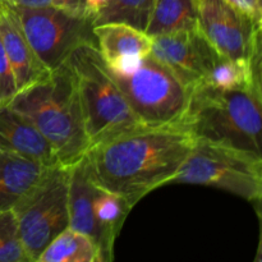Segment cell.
I'll use <instances>...</instances> for the list:
<instances>
[{
    "mask_svg": "<svg viewBox=\"0 0 262 262\" xmlns=\"http://www.w3.org/2000/svg\"><path fill=\"white\" fill-rule=\"evenodd\" d=\"M0 38L14 74L18 91L50 73L26 38L14 12L0 2Z\"/></svg>",
    "mask_w": 262,
    "mask_h": 262,
    "instance_id": "8fae6325",
    "label": "cell"
},
{
    "mask_svg": "<svg viewBox=\"0 0 262 262\" xmlns=\"http://www.w3.org/2000/svg\"><path fill=\"white\" fill-rule=\"evenodd\" d=\"M48 166L18 154L0 151V212L12 211Z\"/></svg>",
    "mask_w": 262,
    "mask_h": 262,
    "instance_id": "9a60e30c",
    "label": "cell"
},
{
    "mask_svg": "<svg viewBox=\"0 0 262 262\" xmlns=\"http://www.w3.org/2000/svg\"><path fill=\"white\" fill-rule=\"evenodd\" d=\"M170 183L215 187L260 205L262 158L239 148L196 138Z\"/></svg>",
    "mask_w": 262,
    "mask_h": 262,
    "instance_id": "8992f818",
    "label": "cell"
},
{
    "mask_svg": "<svg viewBox=\"0 0 262 262\" xmlns=\"http://www.w3.org/2000/svg\"><path fill=\"white\" fill-rule=\"evenodd\" d=\"M253 262H262V242H261V238L258 241V246H257V251H256V256H255V260Z\"/></svg>",
    "mask_w": 262,
    "mask_h": 262,
    "instance_id": "d4e9b609",
    "label": "cell"
},
{
    "mask_svg": "<svg viewBox=\"0 0 262 262\" xmlns=\"http://www.w3.org/2000/svg\"><path fill=\"white\" fill-rule=\"evenodd\" d=\"M17 92L18 89L15 84L14 74L0 38V107L8 106Z\"/></svg>",
    "mask_w": 262,
    "mask_h": 262,
    "instance_id": "7402d4cb",
    "label": "cell"
},
{
    "mask_svg": "<svg viewBox=\"0 0 262 262\" xmlns=\"http://www.w3.org/2000/svg\"><path fill=\"white\" fill-rule=\"evenodd\" d=\"M194 141L178 123L140 127L95 143L84 159L92 182L133 207L151 191L170 183Z\"/></svg>",
    "mask_w": 262,
    "mask_h": 262,
    "instance_id": "6da1fadb",
    "label": "cell"
},
{
    "mask_svg": "<svg viewBox=\"0 0 262 262\" xmlns=\"http://www.w3.org/2000/svg\"><path fill=\"white\" fill-rule=\"evenodd\" d=\"M262 95L250 89L219 90L200 83L189 92L178 124L197 140L261 155Z\"/></svg>",
    "mask_w": 262,
    "mask_h": 262,
    "instance_id": "3957f363",
    "label": "cell"
},
{
    "mask_svg": "<svg viewBox=\"0 0 262 262\" xmlns=\"http://www.w3.org/2000/svg\"><path fill=\"white\" fill-rule=\"evenodd\" d=\"M15 224L14 216H13L12 211L0 212V243H2L3 238L7 234L8 230Z\"/></svg>",
    "mask_w": 262,
    "mask_h": 262,
    "instance_id": "cb8c5ba5",
    "label": "cell"
},
{
    "mask_svg": "<svg viewBox=\"0 0 262 262\" xmlns=\"http://www.w3.org/2000/svg\"><path fill=\"white\" fill-rule=\"evenodd\" d=\"M197 30L217 54L247 64L262 26L251 22L225 0H196Z\"/></svg>",
    "mask_w": 262,
    "mask_h": 262,
    "instance_id": "9c48e42d",
    "label": "cell"
},
{
    "mask_svg": "<svg viewBox=\"0 0 262 262\" xmlns=\"http://www.w3.org/2000/svg\"><path fill=\"white\" fill-rule=\"evenodd\" d=\"M197 30L196 0H154L145 32L150 37Z\"/></svg>",
    "mask_w": 262,
    "mask_h": 262,
    "instance_id": "e0dca14e",
    "label": "cell"
},
{
    "mask_svg": "<svg viewBox=\"0 0 262 262\" xmlns=\"http://www.w3.org/2000/svg\"><path fill=\"white\" fill-rule=\"evenodd\" d=\"M202 83H206L215 89L225 90V91L250 89L262 95V91L253 86L247 64L232 60L222 55L217 56Z\"/></svg>",
    "mask_w": 262,
    "mask_h": 262,
    "instance_id": "ffe728a7",
    "label": "cell"
},
{
    "mask_svg": "<svg viewBox=\"0 0 262 262\" xmlns=\"http://www.w3.org/2000/svg\"><path fill=\"white\" fill-rule=\"evenodd\" d=\"M68 64L76 79L90 147L106 138L145 127L130 110L96 46H78L69 56Z\"/></svg>",
    "mask_w": 262,
    "mask_h": 262,
    "instance_id": "277c9868",
    "label": "cell"
},
{
    "mask_svg": "<svg viewBox=\"0 0 262 262\" xmlns=\"http://www.w3.org/2000/svg\"><path fill=\"white\" fill-rule=\"evenodd\" d=\"M0 151L33 159L46 166L59 164L51 146L32 123L9 106L0 107Z\"/></svg>",
    "mask_w": 262,
    "mask_h": 262,
    "instance_id": "4fadbf2b",
    "label": "cell"
},
{
    "mask_svg": "<svg viewBox=\"0 0 262 262\" xmlns=\"http://www.w3.org/2000/svg\"><path fill=\"white\" fill-rule=\"evenodd\" d=\"M94 262H102V261H101V258H100V256H99V255H96V257H95Z\"/></svg>",
    "mask_w": 262,
    "mask_h": 262,
    "instance_id": "484cf974",
    "label": "cell"
},
{
    "mask_svg": "<svg viewBox=\"0 0 262 262\" xmlns=\"http://www.w3.org/2000/svg\"><path fill=\"white\" fill-rule=\"evenodd\" d=\"M68 183L69 166H48L12 209L27 262L35 261L51 241L69 228Z\"/></svg>",
    "mask_w": 262,
    "mask_h": 262,
    "instance_id": "52a82bcc",
    "label": "cell"
},
{
    "mask_svg": "<svg viewBox=\"0 0 262 262\" xmlns=\"http://www.w3.org/2000/svg\"><path fill=\"white\" fill-rule=\"evenodd\" d=\"M132 206L125 199L96 186L94 193V216L96 222V250L102 262H114V245Z\"/></svg>",
    "mask_w": 262,
    "mask_h": 262,
    "instance_id": "2e32d148",
    "label": "cell"
},
{
    "mask_svg": "<svg viewBox=\"0 0 262 262\" xmlns=\"http://www.w3.org/2000/svg\"><path fill=\"white\" fill-rule=\"evenodd\" d=\"M8 106L32 123L60 165H73L90 148L76 79L68 61L18 91Z\"/></svg>",
    "mask_w": 262,
    "mask_h": 262,
    "instance_id": "7a4b0ae2",
    "label": "cell"
},
{
    "mask_svg": "<svg viewBox=\"0 0 262 262\" xmlns=\"http://www.w3.org/2000/svg\"><path fill=\"white\" fill-rule=\"evenodd\" d=\"M7 5L30 9H61L74 13H84L83 0H4ZM86 14V13H84Z\"/></svg>",
    "mask_w": 262,
    "mask_h": 262,
    "instance_id": "44dd1931",
    "label": "cell"
},
{
    "mask_svg": "<svg viewBox=\"0 0 262 262\" xmlns=\"http://www.w3.org/2000/svg\"><path fill=\"white\" fill-rule=\"evenodd\" d=\"M151 38V55L165 66L189 92L204 82L220 55L199 30Z\"/></svg>",
    "mask_w": 262,
    "mask_h": 262,
    "instance_id": "30bf717a",
    "label": "cell"
},
{
    "mask_svg": "<svg viewBox=\"0 0 262 262\" xmlns=\"http://www.w3.org/2000/svg\"><path fill=\"white\" fill-rule=\"evenodd\" d=\"M96 255V246L89 237L68 228L33 262H94Z\"/></svg>",
    "mask_w": 262,
    "mask_h": 262,
    "instance_id": "ac0fdd59",
    "label": "cell"
},
{
    "mask_svg": "<svg viewBox=\"0 0 262 262\" xmlns=\"http://www.w3.org/2000/svg\"><path fill=\"white\" fill-rule=\"evenodd\" d=\"M107 71L142 125L163 127L182 118L189 91L151 54L122 68Z\"/></svg>",
    "mask_w": 262,
    "mask_h": 262,
    "instance_id": "5b68a950",
    "label": "cell"
},
{
    "mask_svg": "<svg viewBox=\"0 0 262 262\" xmlns=\"http://www.w3.org/2000/svg\"><path fill=\"white\" fill-rule=\"evenodd\" d=\"M96 184L90 177L84 156L69 166L68 214L69 229L89 237L97 245L99 233L94 216V193Z\"/></svg>",
    "mask_w": 262,
    "mask_h": 262,
    "instance_id": "5bb4252c",
    "label": "cell"
},
{
    "mask_svg": "<svg viewBox=\"0 0 262 262\" xmlns=\"http://www.w3.org/2000/svg\"><path fill=\"white\" fill-rule=\"evenodd\" d=\"M238 13L257 26H262V0H225Z\"/></svg>",
    "mask_w": 262,
    "mask_h": 262,
    "instance_id": "603a6c76",
    "label": "cell"
},
{
    "mask_svg": "<svg viewBox=\"0 0 262 262\" xmlns=\"http://www.w3.org/2000/svg\"><path fill=\"white\" fill-rule=\"evenodd\" d=\"M8 7L14 12L31 48L50 72L67 63L78 46H96L94 26L84 13Z\"/></svg>",
    "mask_w": 262,
    "mask_h": 262,
    "instance_id": "ba28073f",
    "label": "cell"
},
{
    "mask_svg": "<svg viewBox=\"0 0 262 262\" xmlns=\"http://www.w3.org/2000/svg\"><path fill=\"white\" fill-rule=\"evenodd\" d=\"M0 2H4V0H0Z\"/></svg>",
    "mask_w": 262,
    "mask_h": 262,
    "instance_id": "4316f807",
    "label": "cell"
},
{
    "mask_svg": "<svg viewBox=\"0 0 262 262\" xmlns=\"http://www.w3.org/2000/svg\"><path fill=\"white\" fill-rule=\"evenodd\" d=\"M152 5L154 0H107L101 12L94 18L92 26L124 23L145 32Z\"/></svg>",
    "mask_w": 262,
    "mask_h": 262,
    "instance_id": "d6986e66",
    "label": "cell"
},
{
    "mask_svg": "<svg viewBox=\"0 0 262 262\" xmlns=\"http://www.w3.org/2000/svg\"><path fill=\"white\" fill-rule=\"evenodd\" d=\"M96 48L107 69L122 68L151 54L152 38L143 31L124 23L94 27Z\"/></svg>",
    "mask_w": 262,
    "mask_h": 262,
    "instance_id": "7c38bea8",
    "label": "cell"
}]
</instances>
